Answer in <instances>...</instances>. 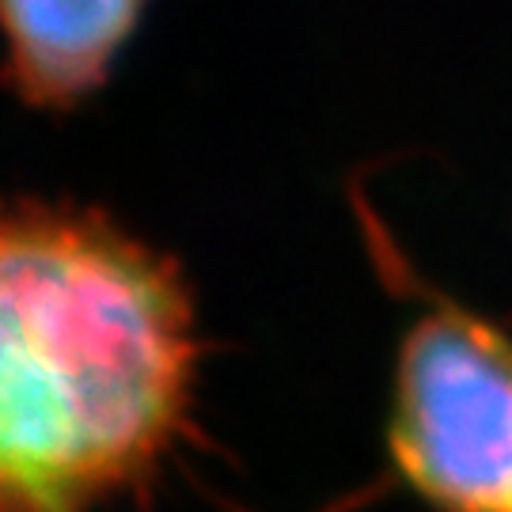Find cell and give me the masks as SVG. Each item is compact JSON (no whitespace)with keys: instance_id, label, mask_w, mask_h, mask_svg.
Segmentation results:
<instances>
[{"instance_id":"1","label":"cell","mask_w":512,"mask_h":512,"mask_svg":"<svg viewBox=\"0 0 512 512\" xmlns=\"http://www.w3.org/2000/svg\"><path fill=\"white\" fill-rule=\"evenodd\" d=\"M198 349L167 251L92 202L0 194V512H92L145 482Z\"/></svg>"},{"instance_id":"2","label":"cell","mask_w":512,"mask_h":512,"mask_svg":"<svg viewBox=\"0 0 512 512\" xmlns=\"http://www.w3.org/2000/svg\"><path fill=\"white\" fill-rule=\"evenodd\" d=\"M387 437L433 509L512 512L509 330L437 296L403 334Z\"/></svg>"},{"instance_id":"3","label":"cell","mask_w":512,"mask_h":512,"mask_svg":"<svg viewBox=\"0 0 512 512\" xmlns=\"http://www.w3.org/2000/svg\"><path fill=\"white\" fill-rule=\"evenodd\" d=\"M148 0H0V76L23 103L73 107L107 80Z\"/></svg>"}]
</instances>
